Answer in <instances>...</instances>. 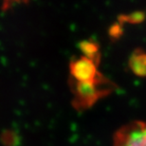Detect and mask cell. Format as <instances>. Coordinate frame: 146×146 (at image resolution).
<instances>
[{
	"label": "cell",
	"instance_id": "obj_3",
	"mask_svg": "<svg viewBox=\"0 0 146 146\" xmlns=\"http://www.w3.org/2000/svg\"><path fill=\"white\" fill-rule=\"evenodd\" d=\"M70 74L76 82H91L100 77L96 68V62L86 56L73 61L70 64Z\"/></svg>",
	"mask_w": 146,
	"mask_h": 146
},
{
	"label": "cell",
	"instance_id": "obj_2",
	"mask_svg": "<svg viewBox=\"0 0 146 146\" xmlns=\"http://www.w3.org/2000/svg\"><path fill=\"white\" fill-rule=\"evenodd\" d=\"M103 77H99L94 81L80 83L76 82L75 98L79 107H86L94 104L104 93L108 91L107 88H102V84H106Z\"/></svg>",
	"mask_w": 146,
	"mask_h": 146
},
{
	"label": "cell",
	"instance_id": "obj_5",
	"mask_svg": "<svg viewBox=\"0 0 146 146\" xmlns=\"http://www.w3.org/2000/svg\"><path fill=\"white\" fill-rule=\"evenodd\" d=\"M82 50L84 51V53L86 54V57L89 58L93 61H95V56L98 55V46L93 43L90 42H84L81 46Z\"/></svg>",
	"mask_w": 146,
	"mask_h": 146
},
{
	"label": "cell",
	"instance_id": "obj_1",
	"mask_svg": "<svg viewBox=\"0 0 146 146\" xmlns=\"http://www.w3.org/2000/svg\"><path fill=\"white\" fill-rule=\"evenodd\" d=\"M114 146H146V122L134 121L119 129Z\"/></svg>",
	"mask_w": 146,
	"mask_h": 146
},
{
	"label": "cell",
	"instance_id": "obj_4",
	"mask_svg": "<svg viewBox=\"0 0 146 146\" xmlns=\"http://www.w3.org/2000/svg\"><path fill=\"white\" fill-rule=\"evenodd\" d=\"M129 65L135 74L138 76H146V53L141 49L133 52Z\"/></svg>",
	"mask_w": 146,
	"mask_h": 146
}]
</instances>
